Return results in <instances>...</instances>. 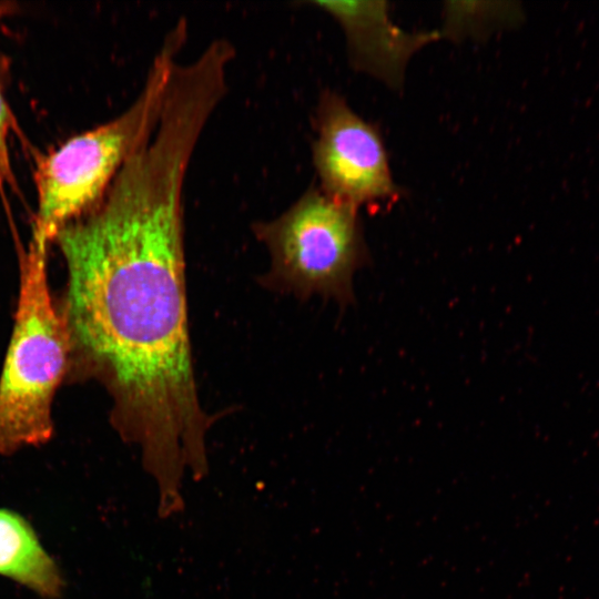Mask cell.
Listing matches in <instances>:
<instances>
[{
	"label": "cell",
	"instance_id": "6da1fadb",
	"mask_svg": "<svg viewBox=\"0 0 599 599\" xmlns=\"http://www.w3.org/2000/svg\"><path fill=\"white\" fill-rule=\"evenodd\" d=\"M194 150L185 132L158 129L100 203L55 238L72 369L105 386L111 423L140 447L162 518L184 509L185 468L195 480L207 475L215 420L200 403L189 333L183 191Z\"/></svg>",
	"mask_w": 599,
	"mask_h": 599
},
{
	"label": "cell",
	"instance_id": "7a4b0ae2",
	"mask_svg": "<svg viewBox=\"0 0 599 599\" xmlns=\"http://www.w3.org/2000/svg\"><path fill=\"white\" fill-rule=\"evenodd\" d=\"M186 29L180 20L169 32L140 94L124 112L70 138L38 162L31 244L48 250L63 227L94 209L129 156L154 130Z\"/></svg>",
	"mask_w": 599,
	"mask_h": 599
},
{
	"label": "cell",
	"instance_id": "3957f363",
	"mask_svg": "<svg viewBox=\"0 0 599 599\" xmlns=\"http://www.w3.org/2000/svg\"><path fill=\"white\" fill-rule=\"evenodd\" d=\"M48 250L29 244L20 258L14 326L0 377V454L48 443L52 403L72 370V342L54 304L47 272Z\"/></svg>",
	"mask_w": 599,
	"mask_h": 599
},
{
	"label": "cell",
	"instance_id": "277c9868",
	"mask_svg": "<svg viewBox=\"0 0 599 599\" xmlns=\"http://www.w3.org/2000/svg\"><path fill=\"white\" fill-rule=\"evenodd\" d=\"M267 248L270 270L257 281L298 300L315 295L354 302L353 277L369 260L358 209L313 185L277 217L252 226Z\"/></svg>",
	"mask_w": 599,
	"mask_h": 599
},
{
	"label": "cell",
	"instance_id": "5b68a950",
	"mask_svg": "<svg viewBox=\"0 0 599 599\" xmlns=\"http://www.w3.org/2000/svg\"><path fill=\"white\" fill-rule=\"evenodd\" d=\"M315 124L313 161L318 186L327 195L357 209L399 199L379 131L357 115L343 97L323 91Z\"/></svg>",
	"mask_w": 599,
	"mask_h": 599
},
{
	"label": "cell",
	"instance_id": "8992f818",
	"mask_svg": "<svg viewBox=\"0 0 599 599\" xmlns=\"http://www.w3.org/2000/svg\"><path fill=\"white\" fill-rule=\"evenodd\" d=\"M342 26L354 69L402 87L410 57L441 38L438 30L406 32L394 24L385 1H315Z\"/></svg>",
	"mask_w": 599,
	"mask_h": 599
},
{
	"label": "cell",
	"instance_id": "52a82bcc",
	"mask_svg": "<svg viewBox=\"0 0 599 599\" xmlns=\"http://www.w3.org/2000/svg\"><path fill=\"white\" fill-rule=\"evenodd\" d=\"M0 576L44 599H58L65 588L54 559L31 524L19 512L0 507Z\"/></svg>",
	"mask_w": 599,
	"mask_h": 599
},
{
	"label": "cell",
	"instance_id": "ba28073f",
	"mask_svg": "<svg viewBox=\"0 0 599 599\" xmlns=\"http://www.w3.org/2000/svg\"><path fill=\"white\" fill-rule=\"evenodd\" d=\"M9 78L8 59L0 52V192L10 186L17 189L16 176L11 164L8 135L11 124V114L6 101V85Z\"/></svg>",
	"mask_w": 599,
	"mask_h": 599
},
{
	"label": "cell",
	"instance_id": "9c48e42d",
	"mask_svg": "<svg viewBox=\"0 0 599 599\" xmlns=\"http://www.w3.org/2000/svg\"><path fill=\"white\" fill-rule=\"evenodd\" d=\"M18 10V4L12 1H0V19L10 16Z\"/></svg>",
	"mask_w": 599,
	"mask_h": 599
},
{
	"label": "cell",
	"instance_id": "30bf717a",
	"mask_svg": "<svg viewBox=\"0 0 599 599\" xmlns=\"http://www.w3.org/2000/svg\"><path fill=\"white\" fill-rule=\"evenodd\" d=\"M213 42H220V41H213ZM220 43H223V42H220ZM223 44H225V43H223ZM225 45H226L227 48H230L227 44H225ZM230 49H231V48H230ZM231 51H232V49H231ZM232 52H233V51H232ZM233 55H234V52H233Z\"/></svg>",
	"mask_w": 599,
	"mask_h": 599
}]
</instances>
